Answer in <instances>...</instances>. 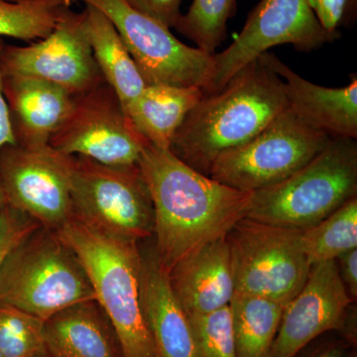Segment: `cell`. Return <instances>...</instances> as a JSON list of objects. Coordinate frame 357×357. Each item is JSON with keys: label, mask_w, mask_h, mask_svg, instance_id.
<instances>
[{"label": "cell", "mask_w": 357, "mask_h": 357, "mask_svg": "<svg viewBox=\"0 0 357 357\" xmlns=\"http://www.w3.org/2000/svg\"><path fill=\"white\" fill-rule=\"evenodd\" d=\"M138 166L153 204L155 251L168 272L248 217L252 192L194 170L168 148L147 142Z\"/></svg>", "instance_id": "6da1fadb"}, {"label": "cell", "mask_w": 357, "mask_h": 357, "mask_svg": "<svg viewBox=\"0 0 357 357\" xmlns=\"http://www.w3.org/2000/svg\"><path fill=\"white\" fill-rule=\"evenodd\" d=\"M288 109L283 82L257 58L217 93L204 95L185 116L170 151L208 176L218 155L243 145Z\"/></svg>", "instance_id": "7a4b0ae2"}, {"label": "cell", "mask_w": 357, "mask_h": 357, "mask_svg": "<svg viewBox=\"0 0 357 357\" xmlns=\"http://www.w3.org/2000/svg\"><path fill=\"white\" fill-rule=\"evenodd\" d=\"M57 234L83 264L124 357H157L141 311L139 243L102 231L74 215Z\"/></svg>", "instance_id": "3957f363"}, {"label": "cell", "mask_w": 357, "mask_h": 357, "mask_svg": "<svg viewBox=\"0 0 357 357\" xmlns=\"http://www.w3.org/2000/svg\"><path fill=\"white\" fill-rule=\"evenodd\" d=\"M96 300L86 270L57 231L37 227L0 268V304L46 321L61 310Z\"/></svg>", "instance_id": "277c9868"}, {"label": "cell", "mask_w": 357, "mask_h": 357, "mask_svg": "<svg viewBox=\"0 0 357 357\" xmlns=\"http://www.w3.org/2000/svg\"><path fill=\"white\" fill-rule=\"evenodd\" d=\"M356 141L333 138L323 151L290 177L252 192L246 218L306 230L356 198Z\"/></svg>", "instance_id": "5b68a950"}, {"label": "cell", "mask_w": 357, "mask_h": 357, "mask_svg": "<svg viewBox=\"0 0 357 357\" xmlns=\"http://www.w3.org/2000/svg\"><path fill=\"white\" fill-rule=\"evenodd\" d=\"M74 217L96 229L140 241L154 234V210L139 166H110L70 156Z\"/></svg>", "instance_id": "8992f818"}, {"label": "cell", "mask_w": 357, "mask_h": 357, "mask_svg": "<svg viewBox=\"0 0 357 357\" xmlns=\"http://www.w3.org/2000/svg\"><path fill=\"white\" fill-rule=\"evenodd\" d=\"M332 139L288 107L252 139L218 155L208 176L239 191H259L297 172Z\"/></svg>", "instance_id": "52a82bcc"}, {"label": "cell", "mask_w": 357, "mask_h": 357, "mask_svg": "<svg viewBox=\"0 0 357 357\" xmlns=\"http://www.w3.org/2000/svg\"><path fill=\"white\" fill-rule=\"evenodd\" d=\"M302 230L244 218L227 236L236 293L286 305L300 292L311 264L303 249Z\"/></svg>", "instance_id": "ba28073f"}, {"label": "cell", "mask_w": 357, "mask_h": 357, "mask_svg": "<svg viewBox=\"0 0 357 357\" xmlns=\"http://www.w3.org/2000/svg\"><path fill=\"white\" fill-rule=\"evenodd\" d=\"M109 17L130 53L146 86L208 88L213 55L188 46L170 28L135 10L124 0H82Z\"/></svg>", "instance_id": "9c48e42d"}, {"label": "cell", "mask_w": 357, "mask_h": 357, "mask_svg": "<svg viewBox=\"0 0 357 357\" xmlns=\"http://www.w3.org/2000/svg\"><path fill=\"white\" fill-rule=\"evenodd\" d=\"M146 141L136 132L116 93L103 82L73 98L49 146L110 166L137 165Z\"/></svg>", "instance_id": "30bf717a"}, {"label": "cell", "mask_w": 357, "mask_h": 357, "mask_svg": "<svg viewBox=\"0 0 357 357\" xmlns=\"http://www.w3.org/2000/svg\"><path fill=\"white\" fill-rule=\"evenodd\" d=\"M340 36V32H328L321 27L307 0H261L234 43L213 55V75L204 95L217 93L272 47L291 44L296 50L312 52Z\"/></svg>", "instance_id": "8fae6325"}, {"label": "cell", "mask_w": 357, "mask_h": 357, "mask_svg": "<svg viewBox=\"0 0 357 357\" xmlns=\"http://www.w3.org/2000/svg\"><path fill=\"white\" fill-rule=\"evenodd\" d=\"M0 185L6 204L58 231L74 215L70 156L53 149L7 144L0 149Z\"/></svg>", "instance_id": "7c38bea8"}, {"label": "cell", "mask_w": 357, "mask_h": 357, "mask_svg": "<svg viewBox=\"0 0 357 357\" xmlns=\"http://www.w3.org/2000/svg\"><path fill=\"white\" fill-rule=\"evenodd\" d=\"M0 60L3 74L47 82L73 96L105 82L86 37L84 14L70 8L46 38L25 47L6 43Z\"/></svg>", "instance_id": "4fadbf2b"}, {"label": "cell", "mask_w": 357, "mask_h": 357, "mask_svg": "<svg viewBox=\"0 0 357 357\" xmlns=\"http://www.w3.org/2000/svg\"><path fill=\"white\" fill-rule=\"evenodd\" d=\"M352 303L337 262L312 265L305 285L284 307L269 357H297L323 333L340 332Z\"/></svg>", "instance_id": "5bb4252c"}, {"label": "cell", "mask_w": 357, "mask_h": 357, "mask_svg": "<svg viewBox=\"0 0 357 357\" xmlns=\"http://www.w3.org/2000/svg\"><path fill=\"white\" fill-rule=\"evenodd\" d=\"M259 57L283 82L288 107L301 121L331 138L356 139V76L344 88H326L307 81L273 54Z\"/></svg>", "instance_id": "9a60e30c"}, {"label": "cell", "mask_w": 357, "mask_h": 357, "mask_svg": "<svg viewBox=\"0 0 357 357\" xmlns=\"http://www.w3.org/2000/svg\"><path fill=\"white\" fill-rule=\"evenodd\" d=\"M141 311L157 357H196L189 318L153 248H140Z\"/></svg>", "instance_id": "2e32d148"}, {"label": "cell", "mask_w": 357, "mask_h": 357, "mask_svg": "<svg viewBox=\"0 0 357 357\" xmlns=\"http://www.w3.org/2000/svg\"><path fill=\"white\" fill-rule=\"evenodd\" d=\"M169 277L187 316L229 306L236 294V281L227 236L181 260L169 271Z\"/></svg>", "instance_id": "e0dca14e"}, {"label": "cell", "mask_w": 357, "mask_h": 357, "mask_svg": "<svg viewBox=\"0 0 357 357\" xmlns=\"http://www.w3.org/2000/svg\"><path fill=\"white\" fill-rule=\"evenodd\" d=\"M2 89L15 144L26 148L49 146L73 105L65 89L33 77L3 74Z\"/></svg>", "instance_id": "ac0fdd59"}, {"label": "cell", "mask_w": 357, "mask_h": 357, "mask_svg": "<svg viewBox=\"0 0 357 357\" xmlns=\"http://www.w3.org/2000/svg\"><path fill=\"white\" fill-rule=\"evenodd\" d=\"M52 357H124L114 326L98 301L77 303L44 321Z\"/></svg>", "instance_id": "d6986e66"}, {"label": "cell", "mask_w": 357, "mask_h": 357, "mask_svg": "<svg viewBox=\"0 0 357 357\" xmlns=\"http://www.w3.org/2000/svg\"><path fill=\"white\" fill-rule=\"evenodd\" d=\"M83 14L84 30L98 69L128 114L146 84L109 17L91 4H86Z\"/></svg>", "instance_id": "ffe728a7"}, {"label": "cell", "mask_w": 357, "mask_h": 357, "mask_svg": "<svg viewBox=\"0 0 357 357\" xmlns=\"http://www.w3.org/2000/svg\"><path fill=\"white\" fill-rule=\"evenodd\" d=\"M203 96V89L196 86L151 84L145 86L126 115L143 139L169 149L185 116Z\"/></svg>", "instance_id": "44dd1931"}, {"label": "cell", "mask_w": 357, "mask_h": 357, "mask_svg": "<svg viewBox=\"0 0 357 357\" xmlns=\"http://www.w3.org/2000/svg\"><path fill=\"white\" fill-rule=\"evenodd\" d=\"M285 305L266 298L234 294L230 301L237 357H269Z\"/></svg>", "instance_id": "7402d4cb"}, {"label": "cell", "mask_w": 357, "mask_h": 357, "mask_svg": "<svg viewBox=\"0 0 357 357\" xmlns=\"http://www.w3.org/2000/svg\"><path fill=\"white\" fill-rule=\"evenodd\" d=\"M301 239L311 266L335 261L357 248V198L349 199L314 227L302 230Z\"/></svg>", "instance_id": "603a6c76"}, {"label": "cell", "mask_w": 357, "mask_h": 357, "mask_svg": "<svg viewBox=\"0 0 357 357\" xmlns=\"http://www.w3.org/2000/svg\"><path fill=\"white\" fill-rule=\"evenodd\" d=\"M72 0H0V38H46L70 9Z\"/></svg>", "instance_id": "cb8c5ba5"}, {"label": "cell", "mask_w": 357, "mask_h": 357, "mask_svg": "<svg viewBox=\"0 0 357 357\" xmlns=\"http://www.w3.org/2000/svg\"><path fill=\"white\" fill-rule=\"evenodd\" d=\"M236 10V0H194L174 28L201 50L215 55L227 36V22Z\"/></svg>", "instance_id": "d4e9b609"}, {"label": "cell", "mask_w": 357, "mask_h": 357, "mask_svg": "<svg viewBox=\"0 0 357 357\" xmlns=\"http://www.w3.org/2000/svg\"><path fill=\"white\" fill-rule=\"evenodd\" d=\"M43 319L0 304V354L3 357H52L44 338Z\"/></svg>", "instance_id": "484cf974"}, {"label": "cell", "mask_w": 357, "mask_h": 357, "mask_svg": "<svg viewBox=\"0 0 357 357\" xmlns=\"http://www.w3.org/2000/svg\"><path fill=\"white\" fill-rule=\"evenodd\" d=\"M188 318L196 357H237L229 305Z\"/></svg>", "instance_id": "4316f807"}, {"label": "cell", "mask_w": 357, "mask_h": 357, "mask_svg": "<svg viewBox=\"0 0 357 357\" xmlns=\"http://www.w3.org/2000/svg\"><path fill=\"white\" fill-rule=\"evenodd\" d=\"M39 227L33 218L7 204L0 210V268L11 250Z\"/></svg>", "instance_id": "83f0119b"}, {"label": "cell", "mask_w": 357, "mask_h": 357, "mask_svg": "<svg viewBox=\"0 0 357 357\" xmlns=\"http://www.w3.org/2000/svg\"><path fill=\"white\" fill-rule=\"evenodd\" d=\"M357 0H307L317 20L326 31L338 32L340 26L352 24L356 17Z\"/></svg>", "instance_id": "f1b7e54d"}, {"label": "cell", "mask_w": 357, "mask_h": 357, "mask_svg": "<svg viewBox=\"0 0 357 357\" xmlns=\"http://www.w3.org/2000/svg\"><path fill=\"white\" fill-rule=\"evenodd\" d=\"M135 10L159 21L168 28H174L181 17L183 0H124Z\"/></svg>", "instance_id": "f546056e"}, {"label": "cell", "mask_w": 357, "mask_h": 357, "mask_svg": "<svg viewBox=\"0 0 357 357\" xmlns=\"http://www.w3.org/2000/svg\"><path fill=\"white\" fill-rule=\"evenodd\" d=\"M340 279L354 302L357 298V248L340 255L335 260Z\"/></svg>", "instance_id": "4dcf8cb0"}, {"label": "cell", "mask_w": 357, "mask_h": 357, "mask_svg": "<svg viewBox=\"0 0 357 357\" xmlns=\"http://www.w3.org/2000/svg\"><path fill=\"white\" fill-rule=\"evenodd\" d=\"M4 45L6 41L3 38H0V56ZM2 79H3V72H2L1 60H0V149L7 144H15L10 119H9L8 109H7L6 100L2 89Z\"/></svg>", "instance_id": "1f68e13d"}, {"label": "cell", "mask_w": 357, "mask_h": 357, "mask_svg": "<svg viewBox=\"0 0 357 357\" xmlns=\"http://www.w3.org/2000/svg\"><path fill=\"white\" fill-rule=\"evenodd\" d=\"M351 345L344 340H330L319 344L306 357H345Z\"/></svg>", "instance_id": "d6a6232c"}, {"label": "cell", "mask_w": 357, "mask_h": 357, "mask_svg": "<svg viewBox=\"0 0 357 357\" xmlns=\"http://www.w3.org/2000/svg\"><path fill=\"white\" fill-rule=\"evenodd\" d=\"M6 206V195H4L3 190H2L1 185H0V210Z\"/></svg>", "instance_id": "836d02e7"}, {"label": "cell", "mask_w": 357, "mask_h": 357, "mask_svg": "<svg viewBox=\"0 0 357 357\" xmlns=\"http://www.w3.org/2000/svg\"><path fill=\"white\" fill-rule=\"evenodd\" d=\"M345 357H357L356 349H354V351L352 349V351H349V354H347V356Z\"/></svg>", "instance_id": "e575fe53"}, {"label": "cell", "mask_w": 357, "mask_h": 357, "mask_svg": "<svg viewBox=\"0 0 357 357\" xmlns=\"http://www.w3.org/2000/svg\"><path fill=\"white\" fill-rule=\"evenodd\" d=\"M0 357H3V356H2V354H0Z\"/></svg>", "instance_id": "d590c367"}]
</instances>
